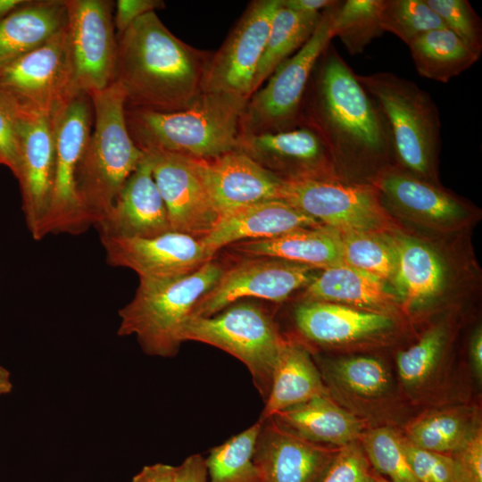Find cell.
Segmentation results:
<instances>
[{
  "instance_id": "cell-53",
  "label": "cell",
  "mask_w": 482,
  "mask_h": 482,
  "mask_svg": "<svg viewBox=\"0 0 482 482\" xmlns=\"http://www.w3.org/2000/svg\"><path fill=\"white\" fill-rule=\"evenodd\" d=\"M1 163V162H0Z\"/></svg>"
},
{
  "instance_id": "cell-13",
  "label": "cell",
  "mask_w": 482,
  "mask_h": 482,
  "mask_svg": "<svg viewBox=\"0 0 482 482\" xmlns=\"http://www.w3.org/2000/svg\"><path fill=\"white\" fill-rule=\"evenodd\" d=\"M280 0L249 4L220 49L212 54L203 92L227 93L248 99Z\"/></svg>"
},
{
  "instance_id": "cell-37",
  "label": "cell",
  "mask_w": 482,
  "mask_h": 482,
  "mask_svg": "<svg viewBox=\"0 0 482 482\" xmlns=\"http://www.w3.org/2000/svg\"><path fill=\"white\" fill-rule=\"evenodd\" d=\"M339 235L343 263L384 283H392L396 259L387 234L347 232Z\"/></svg>"
},
{
  "instance_id": "cell-31",
  "label": "cell",
  "mask_w": 482,
  "mask_h": 482,
  "mask_svg": "<svg viewBox=\"0 0 482 482\" xmlns=\"http://www.w3.org/2000/svg\"><path fill=\"white\" fill-rule=\"evenodd\" d=\"M320 370L332 397H343L353 404H373L392 394V378L386 365L366 355L326 362Z\"/></svg>"
},
{
  "instance_id": "cell-22",
  "label": "cell",
  "mask_w": 482,
  "mask_h": 482,
  "mask_svg": "<svg viewBox=\"0 0 482 482\" xmlns=\"http://www.w3.org/2000/svg\"><path fill=\"white\" fill-rule=\"evenodd\" d=\"M95 227L100 238L154 237L171 231L164 202L145 154L109 212Z\"/></svg>"
},
{
  "instance_id": "cell-12",
  "label": "cell",
  "mask_w": 482,
  "mask_h": 482,
  "mask_svg": "<svg viewBox=\"0 0 482 482\" xmlns=\"http://www.w3.org/2000/svg\"><path fill=\"white\" fill-rule=\"evenodd\" d=\"M67 37L77 90L91 94L113 82L117 35L110 0H65Z\"/></svg>"
},
{
  "instance_id": "cell-21",
  "label": "cell",
  "mask_w": 482,
  "mask_h": 482,
  "mask_svg": "<svg viewBox=\"0 0 482 482\" xmlns=\"http://www.w3.org/2000/svg\"><path fill=\"white\" fill-rule=\"evenodd\" d=\"M192 159L220 218L257 203L279 199L283 179L239 151L212 159Z\"/></svg>"
},
{
  "instance_id": "cell-34",
  "label": "cell",
  "mask_w": 482,
  "mask_h": 482,
  "mask_svg": "<svg viewBox=\"0 0 482 482\" xmlns=\"http://www.w3.org/2000/svg\"><path fill=\"white\" fill-rule=\"evenodd\" d=\"M477 424L464 408L436 410L411 422L403 437L421 449L452 454L466 442Z\"/></svg>"
},
{
  "instance_id": "cell-40",
  "label": "cell",
  "mask_w": 482,
  "mask_h": 482,
  "mask_svg": "<svg viewBox=\"0 0 482 482\" xmlns=\"http://www.w3.org/2000/svg\"><path fill=\"white\" fill-rule=\"evenodd\" d=\"M380 25L407 46L425 33L446 28L426 0H383Z\"/></svg>"
},
{
  "instance_id": "cell-11",
  "label": "cell",
  "mask_w": 482,
  "mask_h": 482,
  "mask_svg": "<svg viewBox=\"0 0 482 482\" xmlns=\"http://www.w3.org/2000/svg\"><path fill=\"white\" fill-rule=\"evenodd\" d=\"M94 112L89 95L79 93L54 116V180L43 237L53 233L80 234L90 225L76 191V173L91 135Z\"/></svg>"
},
{
  "instance_id": "cell-33",
  "label": "cell",
  "mask_w": 482,
  "mask_h": 482,
  "mask_svg": "<svg viewBox=\"0 0 482 482\" xmlns=\"http://www.w3.org/2000/svg\"><path fill=\"white\" fill-rule=\"evenodd\" d=\"M321 15L322 12H294L280 4L271 21L265 49L254 76L253 94L284 61L309 40L317 29Z\"/></svg>"
},
{
  "instance_id": "cell-24",
  "label": "cell",
  "mask_w": 482,
  "mask_h": 482,
  "mask_svg": "<svg viewBox=\"0 0 482 482\" xmlns=\"http://www.w3.org/2000/svg\"><path fill=\"white\" fill-rule=\"evenodd\" d=\"M322 226L291 204L276 199L257 203L220 217L213 228L199 240L212 258L226 245L271 238L297 229Z\"/></svg>"
},
{
  "instance_id": "cell-2",
  "label": "cell",
  "mask_w": 482,
  "mask_h": 482,
  "mask_svg": "<svg viewBox=\"0 0 482 482\" xmlns=\"http://www.w3.org/2000/svg\"><path fill=\"white\" fill-rule=\"evenodd\" d=\"M116 35L113 82L122 88L127 107L174 112L188 107L203 93L212 54L175 37L155 12Z\"/></svg>"
},
{
  "instance_id": "cell-20",
  "label": "cell",
  "mask_w": 482,
  "mask_h": 482,
  "mask_svg": "<svg viewBox=\"0 0 482 482\" xmlns=\"http://www.w3.org/2000/svg\"><path fill=\"white\" fill-rule=\"evenodd\" d=\"M260 420L253 461L262 482H320L339 447L303 437L273 417Z\"/></svg>"
},
{
  "instance_id": "cell-25",
  "label": "cell",
  "mask_w": 482,
  "mask_h": 482,
  "mask_svg": "<svg viewBox=\"0 0 482 482\" xmlns=\"http://www.w3.org/2000/svg\"><path fill=\"white\" fill-rule=\"evenodd\" d=\"M396 259L391 285L405 310L435 302L445 292L447 269L440 254L427 243L401 234L386 235Z\"/></svg>"
},
{
  "instance_id": "cell-36",
  "label": "cell",
  "mask_w": 482,
  "mask_h": 482,
  "mask_svg": "<svg viewBox=\"0 0 482 482\" xmlns=\"http://www.w3.org/2000/svg\"><path fill=\"white\" fill-rule=\"evenodd\" d=\"M382 4L383 0L339 2L333 20V35L340 38L350 54L363 53L384 32L379 20Z\"/></svg>"
},
{
  "instance_id": "cell-4",
  "label": "cell",
  "mask_w": 482,
  "mask_h": 482,
  "mask_svg": "<svg viewBox=\"0 0 482 482\" xmlns=\"http://www.w3.org/2000/svg\"><path fill=\"white\" fill-rule=\"evenodd\" d=\"M89 96L94 129L77 169L76 191L87 221L96 226L112 207L144 152L129 135L126 96L120 86L112 82Z\"/></svg>"
},
{
  "instance_id": "cell-48",
  "label": "cell",
  "mask_w": 482,
  "mask_h": 482,
  "mask_svg": "<svg viewBox=\"0 0 482 482\" xmlns=\"http://www.w3.org/2000/svg\"><path fill=\"white\" fill-rule=\"evenodd\" d=\"M335 0H280L282 7L304 13H320L333 5Z\"/></svg>"
},
{
  "instance_id": "cell-51",
  "label": "cell",
  "mask_w": 482,
  "mask_h": 482,
  "mask_svg": "<svg viewBox=\"0 0 482 482\" xmlns=\"http://www.w3.org/2000/svg\"><path fill=\"white\" fill-rule=\"evenodd\" d=\"M26 0H0V19L21 6Z\"/></svg>"
},
{
  "instance_id": "cell-23",
  "label": "cell",
  "mask_w": 482,
  "mask_h": 482,
  "mask_svg": "<svg viewBox=\"0 0 482 482\" xmlns=\"http://www.w3.org/2000/svg\"><path fill=\"white\" fill-rule=\"evenodd\" d=\"M298 331L325 346H345L378 340L390 333L394 317L345 304L304 301L295 310Z\"/></svg>"
},
{
  "instance_id": "cell-43",
  "label": "cell",
  "mask_w": 482,
  "mask_h": 482,
  "mask_svg": "<svg viewBox=\"0 0 482 482\" xmlns=\"http://www.w3.org/2000/svg\"><path fill=\"white\" fill-rule=\"evenodd\" d=\"M451 455L456 465V482H482V429L478 423Z\"/></svg>"
},
{
  "instance_id": "cell-28",
  "label": "cell",
  "mask_w": 482,
  "mask_h": 482,
  "mask_svg": "<svg viewBox=\"0 0 482 482\" xmlns=\"http://www.w3.org/2000/svg\"><path fill=\"white\" fill-rule=\"evenodd\" d=\"M272 417L303 437L336 447L359 442L367 428L362 418L336 403L329 394L315 396Z\"/></svg>"
},
{
  "instance_id": "cell-16",
  "label": "cell",
  "mask_w": 482,
  "mask_h": 482,
  "mask_svg": "<svg viewBox=\"0 0 482 482\" xmlns=\"http://www.w3.org/2000/svg\"><path fill=\"white\" fill-rule=\"evenodd\" d=\"M12 111V110H11ZM19 145L17 179L28 228L36 240L43 238L54 180L55 142L53 117H38L12 111Z\"/></svg>"
},
{
  "instance_id": "cell-39",
  "label": "cell",
  "mask_w": 482,
  "mask_h": 482,
  "mask_svg": "<svg viewBox=\"0 0 482 482\" xmlns=\"http://www.w3.org/2000/svg\"><path fill=\"white\" fill-rule=\"evenodd\" d=\"M446 339L445 328L435 326L416 344L397 353V372L406 389H420L430 380L440 362Z\"/></svg>"
},
{
  "instance_id": "cell-26",
  "label": "cell",
  "mask_w": 482,
  "mask_h": 482,
  "mask_svg": "<svg viewBox=\"0 0 482 482\" xmlns=\"http://www.w3.org/2000/svg\"><path fill=\"white\" fill-rule=\"evenodd\" d=\"M65 0H26L0 19V71L67 26Z\"/></svg>"
},
{
  "instance_id": "cell-17",
  "label": "cell",
  "mask_w": 482,
  "mask_h": 482,
  "mask_svg": "<svg viewBox=\"0 0 482 482\" xmlns=\"http://www.w3.org/2000/svg\"><path fill=\"white\" fill-rule=\"evenodd\" d=\"M164 202L171 231L200 238L219 220L190 157L160 151L144 152Z\"/></svg>"
},
{
  "instance_id": "cell-19",
  "label": "cell",
  "mask_w": 482,
  "mask_h": 482,
  "mask_svg": "<svg viewBox=\"0 0 482 482\" xmlns=\"http://www.w3.org/2000/svg\"><path fill=\"white\" fill-rule=\"evenodd\" d=\"M372 185L384 205L432 229H457L471 215L470 205L463 200L395 164L384 169Z\"/></svg>"
},
{
  "instance_id": "cell-5",
  "label": "cell",
  "mask_w": 482,
  "mask_h": 482,
  "mask_svg": "<svg viewBox=\"0 0 482 482\" xmlns=\"http://www.w3.org/2000/svg\"><path fill=\"white\" fill-rule=\"evenodd\" d=\"M357 78L385 119L395 165L439 185L437 155L441 122L430 95L413 81L389 71L357 75Z\"/></svg>"
},
{
  "instance_id": "cell-45",
  "label": "cell",
  "mask_w": 482,
  "mask_h": 482,
  "mask_svg": "<svg viewBox=\"0 0 482 482\" xmlns=\"http://www.w3.org/2000/svg\"><path fill=\"white\" fill-rule=\"evenodd\" d=\"M164 7L162 0H118L113 14L117 34L125 31L134 21L146 13Z\"/></svg>"
},
{
  "instance_id": "cell-32",
  "label": "cell",
  "mask_w": 482,
  "mask_h": 482,
  "mask_svg": "<svg viewBox=\"0 0 482 482\" xmlns=\"http://www.w3.org/2000/svg\"><path fill=\"white\" fill-rule=\"evenodd\" d=\"M408 46L420 76L442 83L460 75L480 58L447 28L430 30Z\"/></svg>"
},
{
  "instance_id": "cell-41",
  "label": "cell",
  "mask_w": 482,
  "mask_h": 482,
  "mask_svg": "<svg viewBox=\"0 0 482 482\" xmlns=\"http://www.w3.org/2000/svg\"><path fill=\"white\" fill-rule=\"evenodd\" d=\"M444 21L473 52L482 53V22L467 0H426Z\"/></svg>"
},
{
  "instance_id": "cell-50",
  "label": "cell",
  "mask_w": 482,
  "mask_h": 482,
  "mask_svg": "<svg viewBox=\"0 0 482 482\" xmlns=\"http://www.w3.org/2000/svg\"><path fill=\"white\" fill-rule=\"evenodd\" d=\"M12 390V382L10 371L0 365V396L5 395Z\"/></svg>"
},
{
  "instance_id": "cell-3",
  "label": "cell",
  "mask_w": 482,
  "mask_h": 482,
  "mask_svg": "<svg viewBox=\"0 0 482 482\" xmlns=\"http://www.w3.org/2000/svg\"><path fill=\"white\" fill-rule=\"evenodd\" d=\"M247 100L227 93L203 92L188 107L174 112L126 106V124L142 152L212 159L235 149Z\"/></svg>"
},
{
  "instance_id": "cell-46",
  "label": "cell",
  "mask_w": 482,
  "mask_h": 482,
  "mask_svg": "<svg viewBox=\"0 0 482 482\" xmlns=\"http://www.w3.org/2000/svg\"><path fill=\"white\" fill-rule=\"evenodd\" d=\"M173 482H208L204 458L201 454L187 457L176 466Z\"/></svg>"
},
{
  "instance_id": "cell-44",
  "label": "cell",
  "mask_w": 482,
  "mask_h": 482,
  "mask_svg": "<svg viewBox=\"0 0 482 482\" xmlns=\"http://www.w3.org/2000/svg\"><path fill=\"white\" fill-rule=\"evenodd\" d=\"M0 162L17 176L20 166L19 145L15 120L10 107L0 96Z\"/></svg>"
},
{
  "instance_id": "cell-49",
  "label": "cell",
  "mask_w": 482,
  "mask_h": 482,
  "mask_svg": "<svg viewBox=\"0 0 482 482\" xmlns=\"http://www.w3.org/2000/svg\"><path fill=\"white\" fill-rule=\"evenodd\" d=\"M469 355L473 374L478 380L482 379V331L478 327L475 329L470 342Z\"/></svg>"
},
{
  "instance_id": "cell-38",
  "label": "cell",
  "mask_w": 482,
  "mask_h": 482,
  "mask_svg": "<svg viewBox=\"0 0 482 482\" xmlns=\"http://www.w3.org/2000/svg\"><path fill=\"white\" fill-rule=\"evenodd\" d=\"M403 436L389 427L366 428L359 443L371 466L391 482H419L403 450Z\"/></svg>"
},
{
  "instance_id": "cell-47",
  "label": "cell",
  "mask_w": 482,
  "mask_h": 482,
  "mask_svg": "<svg viewBox=\"0 0 482 482\" xmlns=\"http://www.w3.org/2000/svg\"><path fill=\"white\" fill-rule=\"evenodd\" d=\"M176 466L166 463L146 465L136 474L131 482H173Z\"/></svg>"
},
{
  "instance_id": "cell-10",
  "label": "cell",
  "mask_w": 482,
  "mask_h": 482,
  "mask_svg": "<svg viewBox=\"0 0 482 482\" xmlns=\"http://www.w3.org/2000/svg\"><path fill=\"white\" fill-rule=\"evenodd\" d=\"M79 93L66 28L0 71V96L18 113L53 117Z\"/></svg>"
},
{
  "instance_id": "cell-27",
  "label": "cell",
  "mask_w": 482,
  "mask_h": 482,
  "mask_svg": "<svg viewBox=\"0 0 482 482\" xmlns=\"http://www.w3.org/2000/svg\"><path fill=\"white\" fill-rule=\"evenodd\" d=\"M303 297L393 317L400 306L397 295L386 283L345 263L322 270L305 287Z\"/></svg>"
},
{
  "instance_id": "cell-1",
  "label": "cell",
  "mask_w": 482,
  "mask_h": 482,
  "mask_svg": "<svg viewBox=\"0 0 482 482\" xmlns=\"http://www.w3.org/2000/svg\"><path fill=\"white\" fill-rule=\"evenodd\" d=\"M299 122L320 136L341 180L372 185L395 164L380 110L331 43L314 66Z\"/></svg>"
},
{
  "instance_id": "cell-9",
  "label": "cell",
  "mask_w": 482,
  "mask_h": 482,
  "mask_svg": "<svg viewBox=\"0 0 482 482\" xmlns=\"http://www.w3.org/2000/svg\"><path fill=\"white\" fill-rule=\"evenodd\" d=\"M282 200L338 233L398 231L373 185L328 179L283 180Z\"/></svg>"
},
{
  "instance_id": "cell-29",
  "label": "cell",
  "mask_w": 482,
  "mask_h": 482,
  "mask_svg": "<svg viewBox=\"0 0 482 482\" xmlns=\"http://www.w3.org/2000/svg\"><path fill=\"white\" fill-rule=\"evenodd\" d=\"M231 245L237 252L250 257L280 259L313 269L325 270L343 263L340 235L324 226Z\"/></svg>"
},
{
  "instance_id": "cell-8",
  "label": "cell",
  "mask_w": 482,
  "mask_h": 482,
  "mask_svg": "<svg viewBox=\"0 0 482 482\" xmlns=\"http://www.w3.org/2000/svg\"><path fill=\"white\" fill-rule=\"evenodd\" d=\"M339 2L322 12L309 40L273 71L265 86L248 98L240 121V133L280 131L299 124L314 66L334 37L332 25Z\"/></svg>"
},
{
  "instance_id": "cell-30",
  "label": "cell",
  "mask_w": 482,
  "mask_h": 482,
  "mask_svg": "<svg viewBox=\"0 0 482 482\" xmlns=\"http://www.w3.org/2000/svg\"><path fill=\"white\" fill-rule=\"evenodd\" d=\"M327 394L320 369L309 351L288 341L273 371L269 395L259 420Z\"/></svg>"
},
{
  "instance_id": "cell-35",
  "label": "cell",
  "mask_w": 482,
  "mask_h": 482,
  "mask_svg": "<svg viewBox=\"0 0 482 482\" xmlns=\"http://www.w3.org/2000/svg\"><path fill=\"white\" fill-rule=\"evenodd\" d=\"M262 421L212 448L205 460L208 482H262L253 453Z\"/></svg>"
},
{
  "instance_id": "cell-14",
  "label": "cell",
  "mask_w": 482,
  "mask_h": 482,
  "mask_svg": "<svg viewBox=\"0 0 482 482\" xmlns=\"http://www.w3.org/2000/svg\"><path fill=\"white\" fill-rule=\"evenodd\" d=\"M315 270L275 258L248 259L224 270L214 286L195 303L190 316L214 315L245 297L282 302L294 291L306 287L316 278Z\"/></svg>"
},
{
  "instance_id": "cell-15",
  "label": "cell",
  "mask_w": 482,
  "mask_h": 482,
  "mask_svg": "<svg viewBox=\"0 0 482 482\" xmlns=\"http://www.w3.org/2000/svg\"><path fill=\"white\" fill-rule=\"evenodd\" d=\"M234 150L283 180L338 179L323 141L303 122L280 131L240 133Z\"/></svg>"
},
{
  "instance_id": "cell-52",
  "label": "cell",
  "mask_w": 482,
  "mask_h": 482,
  "mask_svg": "<svg viewBox=\"0 0 482 482\" xmlns=\"http://www.w3.org/2000/svg\"><path fill=\"white\" fill-rule=\"evenodd\" d=\"M373 476H374V478H375L376 482H391L387 478H386L385 477L378 474L374 470H373Z\"/></svg>"
},
{
  "instance_id": "cell-7",
  "label": "cell",
  "mask_w": 482,
  "mask_h": 482,
  "mask_svg": "<svg viewBox=\"0 0 482 482\" xmlns=\"http://www.w3.org/2000/svg\"><path fill=\"white\" fill-rule=\"evenodd\" d=\"M181 340L215 346L242 362L263 402L272 374L287 344L271 316L261 306L236 302L209 317L190 316Z\"/></svg>"
},
{
  "instance_id": "cell-6",
  "label": "cell",
  "mask_w": 482,
  "mask_h": 482,
  "mask_svg": "<svg viewBox=\"0 0 482 482\" xmlns=\"http://www.w3.org/2000/svg\"><path fill=\"white\" fill-rule=\"evenodd\" d=\"M223 270L220 263L211 260L179 278H139L133 299L119 311L118 335H134L148 355L176 356L183 343L182 328L194 306Z\"/></svg>"
},
{
  "instance_id": "cell-18",
  "label": "cell",
  "mask_w": 482,
  "mask_h": 482,
  "mask_svg": "<svg viewBox=\"0 0 482 482\" xmlns=\"http://www.w3.org/2000/svg\"><path fill=\"white\" fill-rule=\"evenodd\" d=\"M101 241L110 265L129 268L139 278H179L212 260L199 238L176 231L154 237H103Z\"/></svg>"
},
{
  "instance_id": "cell-42",
  "label": "cell",
  "mask_w": 482,
  "mask_h": 482,
  "mask_svg": "<svg viewBox=\"0 0 482 482\" xmlns=\"http://www.w3.org/2000/svg\"><path fill=\"white\" fill-rule=\"evenodd\" d=\"M320 482H376L371 468L359 442L338 448L330 466Z\"/></svg>"
}]
</instances>
